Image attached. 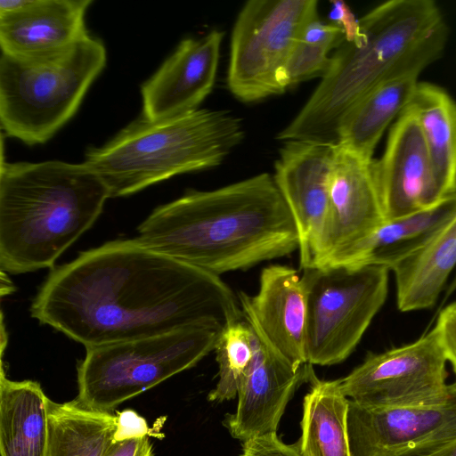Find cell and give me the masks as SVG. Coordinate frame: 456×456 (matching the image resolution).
Returning a JSON list of instances; mask_svg holds the SVG:
<instances>
[{"label":"cell","instance_id":"obj_1","mask_svg":"<svg viewBox=\"0 0 456 456\" xmlns=\"http://www.w3.org/2000/svg\"><path fill=\"white\" fill-rule=\"evenodd\" d=\"M30 314L86 348L190 327L223 330L244 319L238 296L218 275L134 238L108 241L53 268Z\"/></svg>","mask_w":456,"mask_h":456},{"label":"cell","instance_id":"obj_30","mask_svg":"<svg viewBox=\"0 0 456 456\" xmlns=\"http://www.w3.org/2000/svg\"><path fill=\"white\" fill-rule=\"evenodd\" d=\"M330 23L338 26L343 32L345 41L357 43L362 38L360 19H357L351 8L342 0L330 2L329 12Z\"/></svg>","mask_w":456,"mask_h":456},{"label":"cell","instance_id":"obj_19","mask_svg":"<svg viewBox=\"0 0 456 456\" xmlns=\"http://www.w3.org/2000/svg\"><path fill=\"white\" fill-rule=\"evenodd\" d=\"M456 269V214L418 251L392 268L401 312L432 308Z\"/></svg>","mask_w":456,"mask_h":456},{"label":"cell","instance_id":"obj_13","mask_svg":"<svg viewBox=\"0 0 456 456\" xmlns=\"http://www.w3.org/2000/svg\"><path fill=\"white\" fill-rule=\"evenodd\" d=\"M336 150L335 143L287 142L274 164L273 180L297 230L301 269L310 264L327 213Z\"/></svg>","mask_w":456,"mask_h":456},{"label":"cell","instance_id":"obj_25","mask_svg":"<svg viewBox=\"0 0 456 456\" xmlns=\"http://www.w3.org/2000/svg\"><path fill=\"white\" fill-rule=\"evenodd\" d=\"M47 456H105L114 440L117 415L90 409L77 399L49 401Z\"/></svg>","mask_w":456,"mask_h":456},{"label":"cell","instance_id":"obj_20","mask_svg":"<svg viewBox=\"0 0 456 456\" xmlns=\"http://www.w3.org/2000/svg\"><path fill=\"white\" fill-rule=\"evenodd\" d=\"M49 401L38 382L10 380L1 369V456H47Z\"/></svg>","mask_w":456,"mask_h":456},{"label":"cell","instance_id":"obj_27","mask_svg":"<svg viewBox=\"0 0 456 456\" xmlns=\"http://www.w3.org/2000/svg\"><path fill=\"white\" fill-rule=\"evenodd\" d=\"M257 338L245 319L232 322L220 332L215 352L219 366L218 381L208 399L222 403L238 395L252 364Z\"/></svg>","mask_w":456,"mask_h":456},{"label":"cell","instance_id":"obj_3","mask_svg":"<svg viewBox=\"0 0 456 456\" xmlns=\"http://www.w3.org/2000/svg\"><path fill=\"white\" fill-rule=\"evenodd\" d=\"M362 38L344 41L295 118L277 134L282 142H338L344 117L390 78L419 74L442 57L449 28L433 0H391L360 19Z\"/></svg>","mask_w":456,"mask_h":456},{"label":"cell","instance_id":"obj_24","mask_svg":"<svg viewBox=\"0 0 456 456\" xmlns=\"http://www.w3.org/2000/svg\"><path fill=\"white\" fill-rule=\"evenodd\" d=\"M348 403L340 379L320 380L314 377L304 398L301 436L297 441L304 456H352Z\"/></svg>","mask_w":456,"mask_h":456},{"label":"cell","instance_id":"obj_7","mask_svg":"<svg viewBox=\"0 0 456 456\" xmlns=\"http://www.w3.org/2000/svg\"><path fill=\"white\" fill-rule=\"evenodd\" d=\"M222 330L190 327L166 334L86 348L77 366V399L112 412L214 351Z\"/></svg>","mask_w":456,"mask_h":456},{"label":"cell","instance_id":"obj_32","mask_svg":"<svg viewBox=\"0 0 456 456\" xmlns=\"http://www.w3.org/2000/svg\"><path fill=\"white\" fill-rule=\"evenodd\" d=\"M105 456H152V446L149 436L113 440Z\"/></svg>","mask_w":456,"mask_h":456},{"label":"cell","instance_id":"obj_5","mask_svg":"<svg viewBox=\"0 0 456 456\" xmlns=\"http://www.w3.org/2000/svg\"><path fill=\"white\" fill-rule=\"evenodd\" d=\"M243 137L241 121L226 110L199 109L159 120L142 116L105 144L87 148L83 163L110 198L124 197L176 175L216 167Z\"/></svg>","mask_w":456,"mask_h":456},{"label":"cell","instance_id":"obj_2","mask_svg":"<svg viewBox=\"0 0 456 456\" xmlns=\"http://www.w3.org/2000/svg\"><path fill=\"white\" fill-rule=\"evenodd\" d=\"M137 231L143 246L218 276L299 247L291 213L268 173L190 191L156 208Z\"/></svg>","mask_w":456,"mask_h":456},{"label":"cell","instance_id":"obj_21","mask_svg":"<svg viewBox=\"0 0 456 456\" xmlns=\"http://www.w3.org/2000/svg\"><path fill=\"white\" fill-rule=\"evenodd\" d=\"M456 214V193L433 206L386 220L362 244L348 266L377 265L390 271L422 248Z\"/></svg>","mask_w":456,"mask_h":456},{"label":"cell","instance_id":"obj_35","mask_svg":"<svg viewBox=\"0 0 456 456\" xmlns=\"http://www.w3.org/2000/svg\"><path fill=\"white\" fill-rule=\"evenodd\" d=\"M455 290H456V271H455V274H454L453 278L451 281L450 285L447 288L446 296L452 294Z\"/></svg>","mask_w":456,"mask_h":456},{"label":"cell","instance_id":"obj_33","mask_svg":"<svg viewBox=\"0 0 456 456\" xmlns=\"http://www.w3.org/2000/svg\"><path fill=\"white\" fill-rule=\"evenodd\" d=\"M29 0H0V13L20 10L28 4Z\"/></svg>","mask_w":456,"mask_h":456},{"label":"cell","instance_id":"obj_10","mask_svg":"<svg viewBox=\"0 0 456 456\" xmlns=\"http://www.w3.org/2000/svg\"><path fill=\"white\" fill-rule=\"evenodd\" d=\"M446 362L434 327L414 342L369 353L340 387L349 400L366 406L437 405L456 390L454 382H446Z\"/></svg>","mask_w":456,"mask_h":456},{"label":"cell","instance_id":"obj_31","mask_svg":"<svg viewBox=\"0 0 456 456\" xmlns=\"http://www.w3.org/2000/svg\"><path fill=\"white\" fill-rule=\"evenodd\" d=\"M144 436H150V428L145 419L135 411L126 410L117 414L115 441Z\"/></svg>","mask_w":456,"mask_h":456},{"label":"cell","instance_id":"obj_23","mask_svg":"<svg viewBox=\"0 0 456 456\" xmlns=\"http://www.w3.org/2000/svg\"><path fill=\"white\" fill-rule=\"evenodd\" d=\"M414 113L442 198L456 193V101L443 87L419 82L407 106Z\"/></svg>","mask_w":456,"mask_h":456},{"label":"cell","instance_id":"obj_18","mask_svg":"<svg viewBox=\"0 0 456 456\" xmlns=\"http://www.w3.org/2000/svg\"><path fill=\"white\" fill-rule=\"evenodd\" d=\"M312 374L305 364L293 366L257 338L252 364L238 393L236 410L224 419L231 436L244 442L276 432L296 387Z\"/></svg>","mask_w":456,"mask_h":456},{"label":"cell","instance_id":"obj_15","mask_svg":"<svg viewBox=\"0 0 456 456\" xmlns=\"http://www.w3.org/2000/svg\"><path fill=\"white\" fill-rule=\"evenodd\" d=\"M373 171L386 219L428 208L442 198L418 120L406 109L395 120Z\"/></svg>","mask_w":456,"mask_h":456},{"label":"cell","instance_id":"obj_11","mask_svg":"<svg viewBox=\"0 0 456 456\" xmlns=\"http://www.w3.org/2000/svg\"><path fill=\"white\" fill-rule=\"evenodd\" d=\"M373 160L337 144L327 213L307 267L350 265L362 244L387 220Z\"/></svg>","mask_w":456,"mask_h":456},{"label":"cell","instance_id":"obj_26","mask_svg":"<svg viewBox=\"0 0 456 456\" xmlns=\"http://www.w3.org/2000/svg\"><path fill=\"white\" fill-rule=\"evenodd\" d=\"M345 41L342 30L330 22L318 18L310 21L294 45L285 65L281 70L278 82L284 92L287 88L322 77L330 61V53Z\"/></svg>","mask_w":456,"mask_h":456},{"label":"cell","instance_id":"obj_9","mask_svg":"<svg viewBox=\"0 0 456 456\" xmlns=\"http://www.w3.org/2000/svg\"><path fill=\"white\" fill-rule=\"evenodd\" d=\"M315 0H249L235 20L227 85L240 101L282 94L278 77L305 27L318 18Z\"/></svg>","mask_w":456,"mask_h":456},{"label":"cell","instance_id":"obj_12","mask_svg":"<svg viewBox=\"0 0 456 456\" xmlns=\"http://www.w3.org/2000/svg\"><path fill=\"white\" fill-rule=\"evenodd\" d=\"M347 426L352 456H428L456 441V390L437 405L373 407L349 400Z\"/></svg>","mask_w":456,"mask_h":456},{"label":"cell","instance_id":"obj_22","mask_svg":"<svg viewBox=\"0 0 456 456\" xmlns=\"http://www.w3.org/2000/svg\"><path fill=\"white\" fill-rule=\"evenodd\" d=\"M419 74L390 78L369 92L342 119L337 144L370 160L384 132L409 105Z\"/></svg>","mask_w":456,"mask_h":456},{"label":"cell","instance_id":"obj_8","mask_svg":"<svg viewBox=\"0 0 456 456\" xmlns=\"http://www.w3.org/2000/svg\"><path fill=\"white\" fill-rule=\"evenodd\" d=\"M306 297L305 356L310 365L345 361L386 302L390 270L377 265L302 269Z\"/></svg>","mask_w":456,"mask_h":456},{"label":"cell","instance_id":"obj_28","mask_svg":"<svg viewBox=\"0 0 456 456\" xmlns=\"http://www.w3.org/2000/svg\"><path fill=\"white\" fill-rule=\"evenodd\" d=\"M240 456H304L298 443L288 444L276 432L265 434L242 442Z\"/></svg>","mask_w":456,"mask_h":456},{"label":"cell","instance_id":"obj_17","mask_svg":"<svg viewBox=\"0 0 456 456\" xmlns=\"http://www.w3.org/2000/svg\"><path fill=\"white\" fill-rule=\"evenodd\" d=\"M92 0H29L23 8L0 13L2 53L40 61L71 50L89 32L85 17Z\"/></svg>","mask_w":456,"mask_h":456},{"label":"cell","instance_id":"obj_14","mask_svg":"<svg viewBox=\"0 0 456 456\" xmlns=\"http://www.w3.org/2000/svg\"><path fill=\"white\" fill-rule=\"evenodd\" d=\"M237 296L245 321L265 346L295 367L307 363L305 289L295 269L270 265L261 271L256 294Z\"/></svg>","mask_w":456,"mask_h":456},{"label":"cell","instance_id":"obj_6","mask_svg":"<svg viewBox=\"0 0 456 456\" xmlns=\"http://www.w3.org/2000/svg\"><path fill=\"white\" fill-rule=\"evenodd\" d=\"M106 61L103 42L90 34L47 61L2 53L0 121L5 134L28 145L47 142L75 115Z\"/></svg>","mask_w":456,"mask_h":456},{"label":"cell","instance_id":"obj_29","mask_svg":"<svg viewBox=\"0 0 456 456\" xmlns=\"http://www.w3.org/2000/svg\"><path fill=\"white\" fill-rule=\"evenodd\" d=\"M435 328L445 358L451 363L456 378V301L440 312ZM454 382L456 383V379Z\"/></svg>","mask_w":456,"mask_h":456},{"label":"cell","instance_id":"obj_16","mask_svg":"<svg viewBox=\"0 0 456 456\" xmlns=\"http://www.w3.org/2000/svg\"><path fill=\"white\" fill-rule=\"evenodd\" d=\"M224 32L184 38L141 86L142 117L169 118L199 110L214 87Z\"/></svg>","mask_w":456,"mask_h":456},{"label":"cell","instance_id":"obj_34","mask_svg":"<svg viewBox=\"0 0 456 456\" xmlns=\"http://www.w3.org/2000/svg\"><path fill=\"white\" fill-rule=\"evenodd\" d=\"M428 456H456V441Z\"/></svg>","mask_w":456,"mask_h":456},{"label":"cell","instance_id":"obj_4","mask_svg":"<svg viewBox=\"0 0 456 456\" xmlns=\"http://www.w3.org/2000/svg\"><path fill=\"white\" fill-rule=\"evenodd\" d=\"M109 198L104 183L84 163L2 162L1 271L53 268L93 226Z\"/></svg>","mask_w":456,"mask_h":456}]
</instances>
